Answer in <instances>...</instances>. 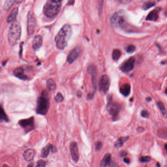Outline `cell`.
I'll return each instance as SVG.
<instances>
[{"instance_id": "12", "label": "cell", "mask_w": 167, "mask_h": 167, "mask_svg": "<svg viewBox=\"0 0 167 167\" xmlns=\"http://www.w3.org/2000/svg\"><path fill=\"white\" fill-rule=\"evenodd\" d=\"M80 50L78 47H76L75 49H73V50H72L67 58V61L69 63L72 64L76 60V59L78 58L80 55Z\"/></svg>"}, {"instance_id": "18", "label": "cell", "mask_w": 167, "mask_h": 167, "mask_svg": "<svg viewBox=\"0 0 167 167\" xmlns=\"http://www.w3.org/2000/svg\"><path fill=\"white\" fill-rule=\"evenodd\" d=\"M111 160H112V159H111V154H109V153L106 154L102 158V160L101 161L100 164V167H107L109 165Z\"/></svg>"}, {"instance_id": "7", "label": "cell", "mask_w": 167, "mask_h": 167, "mask_svg": "<svg viewBox=\"0 0 167 167\" xmlns=\"http://www.w3.org/2000/svg\"><path fill=\"white\" fill-rule=\"evenodd\" d=\"M110 85V81L108 76L107 75H103L101 76L99 81V90L106 94L108 90Z\"/></svg>"}, {"instance_id": "9", "label": "cell", "mask_w": 167, "mask_h": 167, "mask_svg": "<svg viewBox=\"0 0 167 167\" xmlns=\"http://www.w3.org/2000/svg\"><path fill=\"white\" fill-rule=\"evenodd\" d=\"M135 62V59L133 57H130L127 61H125V62H123L120 67V69L122 72L125 73L131 71L134 68Z\"/></svg>"}, {"instance_id": "30", "label": "cell", "mask_w": 167, "mask_h": 167, "mask_svg": "<svg viewBox=\"0 0 167 167\" xmlns=\"http://www.w3.org/2000/svg\"><path fill=\"white\" fill-rule=\"evenodd\" d=\"M151 158L149 156H142L141 157L139 158V161L141 162H149L151 161Z\"/></svg>"}, {"instance_id": "2", "label": "cell", "mask_w": 167, "mask_h": 167, "mask_svg": "<svg viewBox=\"0 0 167 167\" xmlns=\"http://www.w3.org/2000/svg\"><path fill=\"white\" fill-rule=\"evenodd\" d=\"M61 3V1H48L43 8V13L45 15L49 18L55 16L60 11Z\"/></svg>"}, {"instance_id": "41", "label": "cell", "mask_w": 167, "mask_h": 167, "mask_svg": "<svg viewBox=\"0 0 167 167\" xmlns=\"http://www.w3.org/2000/svg\"><path fill=\"white\" fill-rule=\"evenodd\" d=\"M156 166H157V167H160V164H159V163H157V165H156Z\"/></svg>"}, {"instance_id": "13", "label": "cell", "mask_w": 167, "mask_h": 167, "mask_svg": "<svg viewBox=\"0 0 167 167\" xmlns=\"http://www.w3.org/2000/svg\"><path fill=\"white\" fill-rule=\"evenodd\" d=\"M87 72L92 76V82L93 86L95 89L96 85V77H97L96 66L94 65H92L88 67L87 69Z\"/></svg>"}, {"instance_id": "20", "label": "cell", "mask_w": 167, "mask_h": 167, "mask_svg": "<svg viewBox=\"0 0 167 167\" xmlns=\"http://www.w3.org/2000/svg\"><path fill=\"white\" fill-rule=\"evenodd\" d=\"M130 90H131V87L130 85L126 83V84L123 85L120 87V92L121 93L123 96L127 97V96H129L130 93Z\"/></svg>"}, {"instance_id": "38", "label": "cell", "mask_w": 167, "mask_h": 167, "mask_svg": "<svg viewBox=\"0 0 167 167\" xmlns=\"http://www.w3.org/2000/svg\"><path fill=\"white\" fill-rule=\"evenodd\" d=\"M123 161L125 162V163L127 164H130V160L129 158H125L123 159Z\"/></svg>"}, {"instance_id": "8", "label": "cell", "mask_w": 167, "mask_h": 167, "mask_svg": "<svg viewBox=\"0 0 167 167\" xmlns=\"http://www.w3.org/2000/svg\"><path fill=\"white\" fill-rule=\"evenodd\" d=\"M107 109L111 115L113 117H116L120 112L121 107L118 104L112 102L111 99H109L108 101Z\"/></svg>"}, {"instance_id": "21", "label": "cell", "mask_w": 167, "mask_h": 167, "mask_svg": "<svg viewBox=\"0 0 167 167\" xmlns=\"http://www.w3.org/2000/svg\"><path fill=\"white\" fill-rule=\"evenodd\" d=\"M52 145L48 144L43 148L41 152V157L43 158H46L48 157L50 151H51Z\"/></svg>"}, {"instance_id": "40", "label": "cell", "mask_w": 167, "mask_h": 167, "mask_svg": "<svg viewBox=\"0 0 167 167\" xmlns=\"http://www.w3.org/2000/svg\"><path fill=\"white\" fill-rule=\"evenodd\" d=\"M33 166H34V164L33 163H31L28 165L27 167H33Z\"/></svg>"}, {"instance_id": "10", "label": "cell", "mask_w": 167, "mask_h": 167, "mask_svg": "<svg viewBox=\"0 0 167 167\" xmlns=\"http://www.w3.org/2000/svg\"><path fill=\"white\" fill-rule=\"evenodd\" d=\"M70 149L72 159L75 162H78L79 160V151L78 144L76 142H72L71 143Z\"/></svg>"}, {"instance_id": "26", "label": "cell", "mask_w": 167, "mask_h": 167, "mask_svg": "<svg viewBox=\"0 0 167 167\" xmlns=\"http://www.w3.org/2000/svg\"><path fill=\"white\" fill-rule=\"evenodd\" d=\"M121 51L118 49H116L115 50H114L112 53V58L113 59V60H118L121 57Z\"/></svg>"}, {"instance_id": "14", "label": "cell", "mask_w": 167, "mask_h": 167, "mask_svg": "<svg viewBox=\"0 0 167 167\" xmlns=\"http://www.w3.org/2000/svg\"><path fill=\"white\" fill-rule=\"evenodd\" d=\"M42 37L37 35L34 37L32 42V48L34 50H37L40 48L42 45Z\"/></svg>"}, {"instance_id": "39", "label": "cell", "mask_w": 167, "mask_h": 167, "mask_svg": "<svg viewBox=\"0 0 167 167\" xmlns=\"http://www.w3.org/2000/svg\"><path fill=\"white\" fill-rule=\"evenodd\" d=\"M145 129L143 127H139L138 128H137V131H138L139 132H144Z\"/></svg>"}, {"instance_id": "28", "label": "cell", "mask_w": 167, "mask_h": 167, "mask_svg": "<svg viewBox=\"0 0 167 167\" xmlns=\"http://www.w3.org/2000/svg\"><path fill=\"white\" fill-rule=\"evenodd\" d=\"M155 5V3L153 2H146L143 5V8L144 10H148L149 8L154 7Z\"/></svg>"}, {"instance_id": "22", "label": "cell", "mask_w": 167, "mask_h": 167, "mask_svg": "<svg viewBox=\"0 0 167 167\" xmlns=\"http://www.w3.org/2000/svg\"><path fill=\"white\" fill-rule=\"evenodd\" d=\"M129 139V137H121L117 140L115 143V147L116 148H121L123 146V144Z\"/></svg>"}, {"instance_id": "17", "label": "cell", "mask_w": 167, "mask_h": 167, "mask_svg": "<svg viewBox=\"0 0 167 167\" xmlns=\"http://www.w3.org/2000/svg\"><path fill=\"white\" fill-rule=\"evenodd\" d=\"M35 155V151L33 149H29L25 151L23 154V156L25 160L28 162H30L33 159Z\"/></svg>"}, {"instance_id": "11", "label": "cell", "mask_w": 167, "mask_h": 167, "mask_svg": "<svg viewBox=\"0 0 167 167\" xmlns=\"http://www.w3.org/2000/svg\"><path fill=\"white\" fill-rule=\"evenodd\" d=\"M37 25V21L35 17L33 16H31L28 20L27 24V31L29 35H31L33 34Z\"/></svg>"}, {"instance_id": "33", "label": "cell", "mask_w": 167, "mask_h": 167, "mask_svg": "<svg viewBox=\"0 0 167 167\" xmlns=\"http://www.w3.org/2000/svg\"><path fill=\"white\" fill-rule=\"evenodd\" d=\"M102 147V143L101 141H97L96 143V151H100Z\"/></svg>"}, {"instance_id": "23", "label": "cell", "mask_w": 167, "mask_h": 167, "mask_svg": "<svg viewBox=\"0 0 167 167\" xmlns=\"http://www.w3.org/2000/svg\"><path fill=\"white\" fill-rule=\"evenodd\" d=\"M9 121L7 116L5 113L3 107L0 104V122H8Z\"/></svg>"}, {"instance_id": "34", "label": "cell", "mask_w": 167, "mask_h": 167, "mask_svg": "<svg viewBox=\"0 0 167 167\" xmlns=\"http://www.w3.org/2000/svg\"><path fill=\"white\" fill-rule=\"evenodd\" d=\"M141 114L142 116L145 118H148L149 117V113L148 111L146 110L142 111Z\"/></svg>"}, {"instance_id": "24", "label": "cell", "mask_w": 167, "mask_h": 167, "mask_svg": "<svg viewBox=\"0 0 167 167\" xmlns=\"http://www.w3.org/2000/svg\"><path fill=\"white\" fill-rule=\"evenodd\" d=\"M46 86L48 91H53L55 89L57 85H56L55 82L51 78H50L47 81Z\"/></svg>"}, {"instance_id": "3", "label": "cell", "mask_w": 167, "mask_h": 167, "mask_svg": "<svg viewBox=\"0 0 167 167\" xmlns=\"http://www.w3.org/2000/svg\"><path fill=\"white\" fill-rule=\"evenodd\" d=\"M50 106L49 97L47 91H43L37 101L36 108V113L42 115L47 113Z\"/></svg>"}, {"instance_id": "36", "label": "cell", "mask_w": 167, "mask_h": 167, "mask_svg": "<svg viewBox=\"0 0 167 167\" xmlns=\"http://www.w3.org/2000/svg\"><path fill=\"white\" fill-rule=\"evenodd\" d=\"M127 151H121V153H120V155H121V156H122V157L127 156Z\"/></svg>"}, {"instance_id": "43", "label": "cell", "mask_w": 167, "mask_h": 167, "mask_svg": "<svg viewBox=\"0 0 167 167\" xmlns=\"http://www.w3.org/2000/svg\"><path fill=\"white\" fill-rule=\"evenodd\" d=\"M1 70H2V69H1V67H0V72H1Z\"/></svg>"}, {"instance_id": "27", "label": "cell", "mask_w": 167, "mask_h": 167, "mask_svg": "<svg viewBox=\"0 0 167 167\" xmlns=\"http://www.w3.org/2000/svg\"><path fill=\"white\" fill-rule=\"evenodd\" d=\"M157 106L159 107V109L160 110V111L162 114L163 115L165 116L166 115V109L165 107L164 106V104H163L162 102H158L157 103Z\"/></svg>"}, {"instance_id": "31", "label": "cell", "mask_w": 167, "mask_h": 167, "mask_svg": "<svg viewBox=\"0 0 167 167\" xmlns=\"http://www.w3.org/2000/svg\"><path fill=\"white\" fill-rule=\"evenodd\" d=\"M135 50H136L135 46L132 44L129 45L126 48V50L128 53H132L133 52H135Z\"/></svg>"}, {"instance_id": "32", "label": "cell", "mask_w": 167, "mask_h": 167, "mask_svg": "<svg viewBox=\"0 0 167 167\" xmlns=\"http://www.w3.org/2000/svg\"><path fill=\"white\" fill-rule=\"evenodd\" d=\"M46 162L45 161L43 160H39L37 162V163H36V167H45Z\"/></svg>"}, {"instance_id": "42", "label": "cell", "mask_w": 167, "mask_h": 167, "mask_svg": "<svg viewBox=\"0 0 167 167\" xmlns=\"http://www.w3.org/2000/svg\"><path fill=\"white\" fill-rule=\"evenodd\" d=\"M165 149L166 150H167V144L165 145Z\"/></svg>"}, {"instance_id": "19", "label": "cell", "mask_w": 167, "mask_h": 167, "mask_svg": "<svg viewBox=\"0 0 167 167\" xmlns=\"http://www.w3.org/2000/svg\"><path fill=\"white\" fill-rule=\"evenodd\" d=\"M18 7H15L13 8L12 12L10 13L8 17H7V23H10L14 21L15 19L16 18L17 16L18 15Z\"/></svg>"}, {"instance_id": "1", "label": "cell", "mask_w": 167, "mask_h": 167, "mask_svg": "<svg viewBox=\"0 0 167 167\" xmlns=\"http://www.w3.org/2000/svg\"><path fill=\"white\" fill-rule=\"evenodd\" d=\"M72 34V27L69 24L64 25L59 31L55 37V42L57 48L63 50L68 45Z\"/></svg>"}, {"instance_id": "16", "label": "cell", "mask_w": 167, "mask_h": 167, "mask_svg": "<svg viewBox=\"0 0 167 167\" xmlns=\"http://www.w3.org/2000/svg\"><path fill=\"white\" fill-rule=\"evenodd\" d=\"M160 8L157 7L155 10L149 13L148 16L146 17V20L151 21H155L158 18H159V14L160 11Z\"/></svg>"}, {"instance_id": "6", "label": "cell", "mask_w": 167, "mask_h": 167, "mask_svg": "<svg viewBox=\"0 0 167 167\" xmlns=\"http://www.w3.org/2000/svg\"><path fill=\"white\" fill-rule=\"evenodd\" d=\"M19 125L24 128L25 132H29L35 128L34 117H30L29 118L20 120L19 122Z\"/></svg>"}, {"instance_id": "35", "label": "cell", "mask_w": 167, "mask_h": 167, "mask_svg": "<svg viewBox=\"0 0 167 167\" xmlns=\"http://www.w3.org/2000/svg\"><path fill=\"white\" fill-rule=\"evenodd\" d=\"M109 167H119L118 165L116 163L114 162L113 161L111 160L110 163L109 165Z\"/></svg>"}, {"instance_id": "29", "label": "cell", "mask_w": 167, "mask_h": 167, "mask_svg": "<svg viewBox=\"0 0 167 167\" xmlns=\"http://www.w3.org/2000/svg\"><path fill=\"white\" fill-rule=\"evenodd\" d=\"M55 101L57 102H61L64 100V97L61 93L59 92L55 97Z\"/></svg>"}, {"instance_id": "15", "label": "cell", "mask_w": 167, "mask_h": 167, "mask_svg": "<svg viewBox=\"0 0 167 167\" xmlns=\"http://www.w3.org/2000/svg\"><path fill=\"white\" fill-rule=\"evenodd\" d=\"M13 73L15 76L20 80H28V77L25 75L24 70L22 67H19L15 69Z\"/></svg>"}, {"instance_id": "37", "label": "cell", "mask_w": 167, "mask_h": 167, "mask_svg": "<svg viewBox=\"0 0 167 167\" xmlns=\"http://www.w3.org/2000/svg\"><path fill=\"white\" fill-rule=\"evenodd\" d=\"M51 151L52 153H55L57 151V148L55 146H53L52 145V147H51Z\"/></svg>"}, {"instance_id": "5", "label": "cell", "mask_w": 167, "mask_h": 167, "mask_svg": "<svg viewBox=\"0 0 167 167\" xmlns=\"http://www.w3.org/2000/svg\"><path fill=\"white\" fill-rule=\"evenodd\" d=\"M110 24L114 27H123L127 22L126 16L125 12L120 10L116 12L112 15L110 19Z\"/></svg>"}, {"instance_id": "25", "label": "cell", "mask_w": 167, "mask_h": 167, "mask_svg": "<svg viewBox=\"0 0 167 167\" xmlns=\"http://www.w3.org/2000/svg\"><path fill=\"white\" fill-rule=\"evenodd\" d=\"M20 1H5L3 5V10L5 11H7L12 7L14 3H20Z\"/></svg>"}, {"instance_id": "4", "label": "cell", "mask_w": 167, "mask_h": 167, "mask_svg": "<svg viewBox=\"0 0 167 167\" xmlns=\"http://www.w3.org/2000/svg\"><path fill=\"white\" fill-rule=\"evenodd\" d=\"M21 34V27L19 22H13L10 27L8 34V42L12 46L16 44Z\"/></svg>"}]
</instances>
